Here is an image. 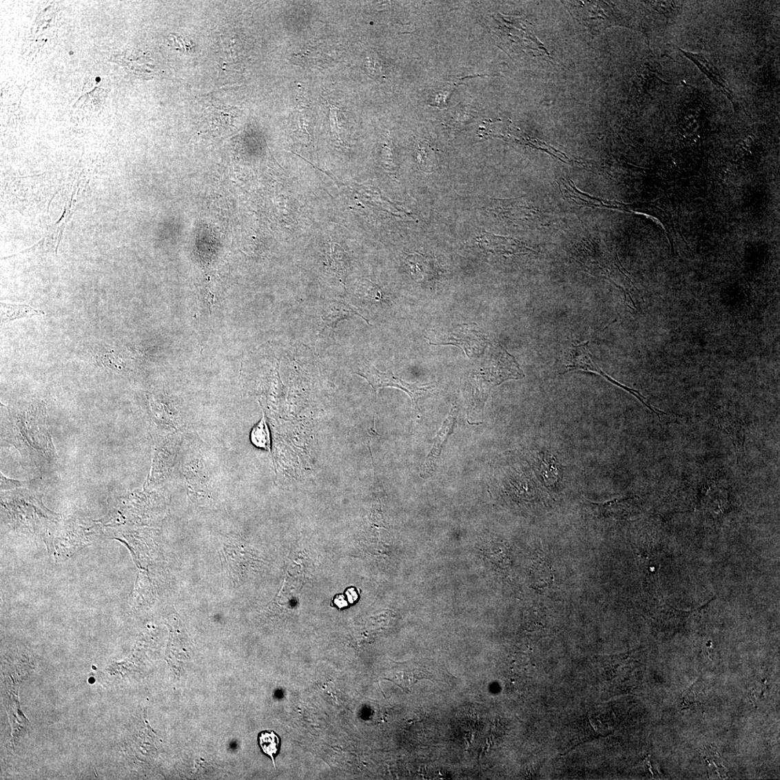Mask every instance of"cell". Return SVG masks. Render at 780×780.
I'll list each match as a JSON object with an SVG mask.
<instances>
[{
	"instance_id": "1",
	"label": "cell",
	"mask_w": 780,
	"mask_h": 780,
	"mask_svg": "<svg viewBox=\"0 0 780 780\" xmlns=\"http://www.w3.org/2000/svg\"><path fill=\"white\" fill-rule=\"evenodd\" d=\"M569 6L575 19L593 31L601 32L622 24L619 13L605 2H575Z\"/></svg>"
},
{
	"instance_id": "2",
	"label": "cell",
	"mask_w": 780,
	"mask_h": 780,
	"mask_svg": "<svg viewBox=\"0 0 780 780\" xmlns=\"http://www.w3.org/2000/svg\"><path fill=\"white\" fill-rule=\"evenodd\" d=\"M357 374L366 379L377 393L379 389L386 387L399 388L411 398L415 409L418 411V402L422 398L432 393L433 384L418 385L409 384L395 376L391 372L380 371L370 364H364L359 368Z\"/></svg>"
},
{
	"instance_id": "3",
	"label": "cell",
	"mask_w": 780,
	"mask_h": 780,
	"mask_svg": "<svg viewBox=\"0 0 780 780\" xmlns=\"http://www.w3.org/2000/svg\"><path fill=\"white\" fill-rule=\"evenodd\" d=\"M575 370L597 373L613 384L617 385V387L625 390V391L634 396L644 404V406L646 407L649 410H650L658 416L661 415L663 413L662 411L655 409V408L652 407L651 404L645 402L644 400H647V398L642 396L639 392L637 391V390L633 388H629L622 384V383L613 380L610 376H608V375L601 368H599L593 362L591 353L588 348V342L573 345V347L571 350V352H570L569 358H568V361L565 365L563 373Z\"/></svg>"
},
{
	"instance_id": "4",
	"label": "cell",
	"mask_w": 780,
	"mask_h": 780,
	"mask_svg": "<svg viewBox=\"0 0 780 780\" xmlns=\"http://www.w3.org/2000/svg\"><path fill=\"white\" fill-rule=\"evenodd\" d=\"M455 422L456 418L453 413H450L445 420L436 438H434L433 447L430 453L428 455L427 460L422 466L421 473H420V474H421L422 478L425 479L428 478L436 471L437 464L442 448L450 435L453 432Z\"/></svg>"
},
{
	"instance_id": "5",
	"label": "cell",
	"mask_w": 780,
	"mask_h": 780,
	"mask_svg": "<svg viewBox=\"0 0 780 780\" xmlns=\"http://www.w3.org/2000/svg\"><path fill=\"white\" fill-rule=\"evenodd\" d=\"M679 50L689 59L692 60V62L698 66V68L706 74L708 78L719 89L721 92L725 94L728 99L732 102L733 101V96L730 92L726 82L723 79L721 74L719 73L717 70L713 66L706 58L703 55L699 54H694L692 52H688L683 51L681 49ZM733 103V102H732Z\"/></svg>"
},
{
	"instance_id": "6",
	"label": "cell",
	"mask_w": 780,
	"mask_h": 780,
	"mask_svg": "<svg viewBox=\"0 0 780 780\" xmlns=\"http://www.w3.org/2000/svg\"><path fill=\"white\" fill-rule=\"evenodd\" d=\"M353 315H358L362 318L350 305L342 302H329L324 309L322 321L327 328L331 329L333 333L338 323L345 319L349 318Z\"/></svg>"
},
{
	"instance_id": "7",
	"label": "cell",
	"mask_w": 780,
	"mask_h": 780,
	"mask_svg": "<svg viewBox=\"0 0 780 780\" xmlns=\"http://www.w3.org/2000/svg\"><path fill=\"white\" fill-rule=\"evenodd\" d=\"M1 323L6 325L14 320L31 318L44 315V312L28 305H10L1 302Z\"/></svg>"
},
{
	"instance_id": "8",
	"label": "cell",
	"mask_w": 780,
	"mask_h": 780,
	"mask_svg": "<svg viewBox=\"0 0 780 780\" xmlns=\"http://www.w3.org/2000/svg\"><path fill=\"white\" fill-rule=\"evenodd\" d=\"M250 440L254 447L271 454V435L264 413L260 421L252 428Z\"/></svg>"
},
{
	"instance_id": "9",
	"label": "cell",
	"mask_w": 780,
	"mask_h": 780,
	"mask_svg": "<svg viewBox=\"0 0 780 780\" xmlns=\"http://www.w3.org/2000/svg\"><path fill=\"white\" fill-rule=\"evenodd\" d=\"M259 745L263 753L271 758L276 767L275 757L280 748V739L273 730H265L259 734Z\"/></svg>"
},
{
	"instance_id": "10",
	"label": "cell",
	"mask_w": 780,
	"mask_h": 780,
	"mask_svg": "<svg viewBox=\"0 0 780 780\" xmlns=\"http://www.w3.org/2000/svg\"><path fill=\"white\" fill-rule=\"evenodd\" d=\"M540 466L542 468L540 471H541L542 475L546 481V484L550 485L556 484L558 481L559 475L557 469H556L557 464L555 462L554 459L551 458V456H546L545 454H544L541 466Z\"/></svg>"
},
{
	"instance_id": "11",
	"label": "cell",
	"mask_w": 780,
	"mask_h": 780,
	"mask_svg": "<svg viewBox=\"0 0 780 780\" xmlns=\"http://www.w3.org/2000/svg\"><path fill=\"white\" fill-rule=\"evenodd\" d=\"M347 594L348 595V598L349 599L350 603L352 604L355 601H356V599L358 598V595H357L356 591L353 589L348 590L347 592Z\"/></svg>"
},
{
	"instance_id": "12",
	"label": "cell",
	"mask_w": 780,
	"mask_h": 780,
	"mask_svg": "<svg viewBox=\"0 0 780 780\" xmlns=\"http://www.w3.org/2000/svg\"><path fill=\"white\" fill-rule=\"evenodd\" d=\"M335 604H336V605H337V606H338L339 608H343V607H346V606H347V602H346V601H345V599H344V598H343V596H339V597H337V598L336 599V601H335Z\"/></svg>"
}]
</instances>
